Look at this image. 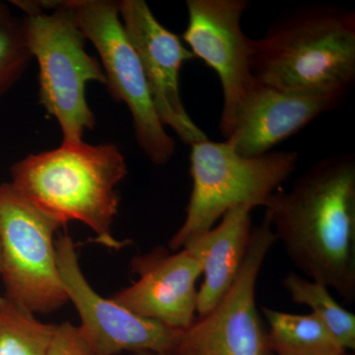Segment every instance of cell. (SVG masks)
I'll list each match as a JSON object with an SVG mask.
<instances>
[{
	"mask_svg": "<svg viewBox=\"0 0 355 355\" xmlns=\"http://www.w3.org/2000/svg\"><path fill=\"white\" fill-rule=\"evenodd\" d=\"M62 4L99 53L106 87L130 110L140 148L153 164L169 162L176 144L154 109L139 58L121 24L119 1L65 0Z\"/></svg>",
	"mask_w": 355,
	"mask_h": 355,
	"instance_id": "cell-7",
	"label": "cell"
},
{
	"mask_svg": "<svg viewBox=\"0 0 355 355\" xmlns=\"http://www.w3.org/2000/svg\"><path fill=\"white\" fill-rule=\"evenodd\" d=\"M130 268L139 279L114 293V302L175 330L190 328L197 318L198 261L186 249L158 246L133 257Z\"/></svg>",
	"mask_w": 355,
	"mask_h": 355,
	"instance_id": "cell-12",
	"label": "cell"
},
{
	"mask_svg": "<svg viewBox=\"0 0 355 355\" xmlns=\"http://www.w3.org/2000/svg\"><path fill=\"white\" fill-rule=\"evenodd\" d=\"M251 205L229 209L220 223L189 239L186 249L198 261L205 279L198 291V317L214 309L232 286L251 240Z\"/></svg>",
	"mask_w": 355,
	"mask_h": 355,
	"instance_id": "cell-14",
	"label": "cell"
},
{
	"mask_svg": "<svg viewBox=\"0 0 355 355\" xmlns=\"http://www.w3.org/2000/svg\"><path fill=\"white\" fill-rule=\"evenodd\" d=\"M11 17H12V15H11L8 7H7L6 4L0 2V23L10 19Z\"/></svg>",
	"mask_w": 355,
	"mask_h": 355,
	"instance_id": "cell-20",
	"label": "cell"
},
{
	"mask_svg": "<svg viewBox=\"0 0 355 355\" xmlns=\"http://www.w3.org/2000/svg\"><path fill=\"white\" fill-rule=\"evenodd\" d=\"M132 355H178L176 354H169V352H141Z\"/></svg>",
	"mask_w": 355,
	"mask_h": 355,
	"instance_id": "cell-21",
	"label": "cell"
},
{
	"mask_svg": "<svg viewBox=\"0 0 355 355\" xmlns=\"http://www.w3.org/2000/svg\"><path fill=\"white\" fill-rule=\"evenodd\" d=\"M55 249L69 302L80 318L77 327L93 354L176 352L183 331L137 316L113 299L98 294L81 270L76 244L69 234L58 238Z\"/></svg>",
	"mask_w": 355,
	"mask_h": 355,
	"instance_id": "cell-9",
	"label": "cell"
},
{
	"mask_svg": "<svg viewBox=\"0 0 355 355\" xmlns=\"http://www.w3.org/2000/svg\"><path fill=\"white\" fill-rule=\"evenodd\" d=\"M60 228L9 182L0 184L4 295L35 315L51 314L69 302L55 249Z\"/></svg>",
	"mask_w": 355,
	"mask_h": 355,
	"instance_id": "cell-6",
	"label": "cell"
},
{
	"mask_svg": "<svg viewBox=\"0 0 355 355\" xmlns=\"http://www.w3.org/2000/svg\"><path fill=\"white\" fill-rule=\"evenodd\" d=\"M127 175V161L116 144L83 141L21 159L11 166L9 183L62 227L81 222L95 233L96 242L118 251L128 242L113 234L121 200L116 187Z\"/></svg>",
	"mask_w": 355,
	"mask_h": 355,
	"instance_id": "cell-2",
	"label": "cell"
},
{
	"mask_svg": "<svg viewBox=\"0 0 355 355\" xmlns=\"http://www.w3.org/2000/svg\"><path fill=\"white\" fill-rule=\"evenodd\" d=\"M253 73L284 92L345 97L355 81V13L318 4L286 14L254 40Z\"/></svg>",
	"mask_w": 355,
	"mask_h": 355,
	"instance_id": "cell-3",
	"label": "cell"
},
{
	"mask_svg": "<svg viewBox=\"0 0 355 355\" xmlns=\"http://www.w3.org/2000/svg\"><path fill=\"white\" fill-rule=\"evenodd\" d=\"M2 268V251H1V243H0V273H1Z\"/></svg>",
	"mask_w": 355,
	"mask_h": 355,
	"instance_id": "cell-22",
	"label": "cell"
},
{
	"mask_svg": "<svg viewBox=\"0 0 355 355\" xmlns=\"http://www.w3.org/2000/svg\"><path fill=\"white\" fill-rule=\"evenodd\" d=\"M282 286L294 303L310 308L345 352L355 349V315L336 302L326 284L288 272Z\"/></svg>",
	"mask_w": 355,
	"mask_h": 355,
	"instance_id": "cell-16",
	"label": "cell"
},
{
	"mask_svg": "<svg viewBox=\"0 0 355 355\" xmlns=\"http://www.w3.org/2000/svg\"><path fill=\"white\" fill-rule=\"evenodd\" d=\"M24 11L26 41L39 64L40 103L62 128V144L83 141L95 114L86 100L89 81L106 85L101 64L85 50L86 38L62 1H12Z\"/></svg>",
	"mask_w": 355,
	"mask_h": 355,
	"instance_id": "cell-4",
	"label": "cell"
},
{
	"mask_svg": "<svg viewBox=\"0 0 355 355\" xmlns=\"http://www.w3.org/2000/svg\"><path fill=\"white\" fill-rule=\"evenodd\" d=\"M277 241L270 219L252 231L241 268L214 309L183 331L178 355H272L257 310L256 287L261 266Z\"/></svg>",
	"mask_w": 355,
	"mask_h": 355,
	"instance_id": "cell-8",
	"label": "cell"
},
{
	"mask_svg": "<svg viewBox=\"0 0 355 355\" xmlns=\"http://www.w3.org/2000/svg\"><path fill=\"white\" fill-rule=\"evenodd\" d=\"M343 99L340 95L284 92L258 81L225 141L243 157H260L318 116L336 109Z\"/></svg>",
	"mask_w": 355,
	"mask_h": 355,
	"instance_id": "cell-13",
	"label": "cell"
},
{
	"mask_svg": "<svg viewBox=\"0 0 355 355\" xmlns=\"http://www.w3.org/2000/svg\"><path fill=\"white\" fill-rule=\"evenodd\" d=\"M191 147L193 188L186 217L169 241L179 251L195 235L209 230L238 205L265 207L296 170V151H273L260 157H243L227 142L205 139Z\"/></svg>",
	"mask_w": 355,
	"mask_h": 355,
	"instance_id": "cell-5",
	"label": "cell"
},
{
	"mask_svg": "<svg viewBox=\"0 0 355 355\" xmlns=\"http://www.w3.org/2000/svg\"><path fill=\"white\" fill-rule=\"evenodd\" d=\"M55 328L0 294V355H46Z\"/></svg>",
	"mask_w": 355,
	"mask_h": 355,
	"instance_id": "cell-17",
	"label": "cell"
},
{
	"mask_svg": "<svg viewBox=\"0 0 355 355\" xmlns=\"http://www.w3.org/2000/svg\"><path fill=\"white\" fill-rule=\"evenodd\" d=\"M248 0H187L189 22L183 40L196 58L216 72L223 93L219 130L232 132L238 113L258 83L253 73L254 40L243 31Z\"/></svg>",
	"mask_w": 355,
	"mask_h": 355,
	"instance_id": "cell-10",
	"label": "cell"
},
{
	"mask_svg": "<svg viewBox=\"0 0 355 355\" xmlns=\"http://www.w3.org/2000/svg\"><path fill=\"white\" fill-rule=\"evenodd\" d=\"M270 331L268 349L275 355H336L345 354L330 331L312 313L291 314L261 308Z\"/></svg>",
	"mask_w": 355,
	"mask_h": 355,
	"instance_id": "cell-15",
	"label": "cell"
},
{
	"mask_svg": "<svg viewBox=\"0 0 355 355\" xmlns=\"http://www.w3.org/2000/svg\"><path fill=\"white\" fill-rule=\"evenodd\" d=\"M46 355H94L84 342L78 327L69 322L55 324Z\"/></svg>",
	"mask_w": 355,
	"mask_h": 355,
	"instance_id": "cell-19",
	"label": "cell"
},
{
	"mask_svg": "<svg viewBox=\"0 0 355 355\" xmlns=\"http://www.w3.org/2000/svg\"><path fill=\"white\" fill-rule=\"evenodd\" d=\"M120 18L146 76L159 120L187 146L207 139L191 120L180 93V70L196 58L176 34L161 24L144 0L119 1Z\"/></svg>",
	"mask_w": 355,
	"mask_h": 355,
	"instance_id": "cell-11",
	"label": "cell"
},
{
	"mask_svg": "<svg viewBox=\"0 0 355 355\" xmlns=\"http://www.w3.org/2000/svg\"><path fill=\"white\" fill-rule=\"evenodd\" d=\"M32 58L22 19L12 16L0 23V96L19 80Z\"/></svg>",
	"mask_w": 355,
	"mask_h": 355,
	"instance_id": "cell-18",
	"label": "cell"
},
{
	"mask_svg": "<svg viewBox=\"0 0 355 355\" xmlns=\"http://www.w3.org/2000/svg\"><path fill=\"white\" fill-rule=\"evenodd\" d=\"M277 239L307 279L355 298V155L318 161L265 205Z\"/></svg>",
	"mask_w": 355,
	"mask_h": 355,
	"instance_id": "cell-1",
	"label": "cell"
},
{
	"mask_svg": "<svg viewBox=\"0 0 355 355\" xmlns=\"http://www.w3.org/2000/svg\"><path fill=\"white\" fill-rule=\"evenodd\" d=\"M336 355H350V354H347V352H345V354H336Z\"/></svg>",
	"mask_w": 355,
	"mask_h": 355,
	"instance_id": "cell-23",
	"label": "cell"
}]
</instances>
